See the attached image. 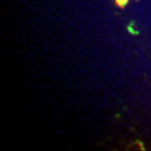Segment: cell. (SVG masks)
I'll return each instance as SVG.
<instances>
[{"instance_id":"6da1fadb","label":"cell","mask_w":151,"mask_h":151,"mask_svg":"<svg viewBox=\"0 0 151 151\" xmlns=\"http://www.w3.org/2000/svg\"><path fill=\"white\" fill-rule=\"evenodd\" d=\"M129 2V0H115V4L118 7H121V8H123L127 6V4Z\"/></svg>"}]
</instances>
